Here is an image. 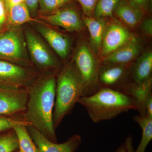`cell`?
Returning a JSON list of instances; mask_svg holds the SVG:
<instances>
[{
	"instance_id": "1",
	"label": "cell",
	"mask_w": 152,
	"mask_h": 152,
	"mask_svg": "<svg viewBox=\"0 0 152 152\" xmlns=\"http://www.w3.org/2000/svg\"><path fill=\"white\" fill-rule=\"evenodd\" d=\"M57 75L41 76L29 87L24 113L27 121L54 142L57 139L53 113Z\"/></svg>"
},
{
	"instance_id": "2",
	"label": "cell",
	"mask_w": 152,
	"mask_h": 152,
	"mask_svg": "<svg viewBox=\"0 0 152 152\" xmlns=\"http://www.w3.org/2000/svg\"><path fill=\"white\" fill-rule=\"evenodd\" d=\"M78 103L84 107L96 123L113 119L130 110H137L135 102L129 96L108 88H101L92 95L83 96Z\"/></svg>"
},
{
	"instance_id": "3",
	"label": "cell",
	"mask_w": 152,
	"mask_h": 152,
	"mask_svg": "<svg viewBox=\"0 0 152 152\" xmlns=\"http://www.w3.org/2000/svg\"><path fill=\"white\" fill-rule=\"evenodd\" d=\"M85 86L76 66H64L56 77L53 120L55 129L64 118L72 113L74 107L84 96Z\"/></svg>"
},
{
	"instance_id": "4",
	"label": "cell",
	"mask_w": 152,
	"mask_h": 152,
	"mask_svg": "<svg viewBox=\"0 0 152 152\" xmlns=\"http://www.w3.org/2000/svg\"><path fill=\"white\" fill-rule=\"evenodd\" d=\"M25 35L20 27L7 28L0 32V60L32 68Z\"/></svg>"
},
{
	"instance_id": "5",
	"label": "cell",
	"mask_w": 152,
	"mask_h": 152,
	"mask_svg": "<svg viewBox=\"0 0 152 152\" xmlns=\"http://www.w3.org/2000/svg\"><path fill=\"white\" fill-rule=\"evenodd\" d=\"M24 35L32 61L43 75L58 73L61 69L59 63L42 39L29 29L26 30Z\"/></svg>"
},
{
	"instance_id": "6",
	"label": "cell",
	"mask_w": 152,
	"mask_h": 152,
	"mask_svg": "<svg viewBox=\"0 0 152 152\" xmlns=\"http://www.w3.org/2000/svg\"><path fill=\"white\" fill-rule=\"evenodd\" d=\"M42 75L31 68L0 60V87L28 88Z\"/></svg>"
},
{
	"instance_id": "7",
	"label": "cell",
	"mask_w": 152,
	"mask_h": 152,
	"mask_svg": "<svg viewBox=\"0 0 152 152\" xmlns=\"http://www.w3.org/2000/svg\"><path fill=\"white\" fill-rule=\"evenodd\" d=\"M76 67L85 86L84 96L93 94L101 88L99 73L94 59L86 46L83 45L78 50L75 58Z\"/></svg>"
},
{
	"instance_id": "8",
	"label": "cell",
	"mask_w": 152,
	"mask_h": 152,
	"mask_svg": "<svg viewBox=\"0 0 152 152\" xmlns=\"http://www.w3.org/2000/svg\"><path fill=\"white\" fill-rule=\"evenodd\" d=\"M28 88L0 87V115L24 117Z\"/></svg>"
},
{
	"instance_id": "9",
	"label": "cell",
	"mask_w": 152,
	"mask_h": 152,
	"mask_svg": "<svg viewBox=\"0 0 152 152\" xmlns=\"http://www.w3.org/2000/svg\"><path fill=\"white\" fill-rule=\"evenodd\" d=\"M27 128L39 152H74L81 143V138L78 134L72 136L65 142L58 144L51 141L32 126Z\"/></svg>"
},
{
	"instance_id": "10",
	"label": "cell",
	"mask_w": 152,
	"mask_h": 152,
	"mask_svg": "<svg viewBox=\"0 0 152 152\" xmlns=\"http://www.w3.org/2000/svg\"><path fill=\"white\" fill-rule=\"evenodd\" d=\"M42 18L48 23L69 31H78L83 28V23L78 12L72 8L59 9Z\"/></svg>"
},
{
	"instance_id": "11",
	"label": "cell",
	"mask_w": 152,
	"mask_h": 152,
	"mask_svg": "<svg viewBox=\"0 0 152 152\" xmlns=\"http://www.w3.org/2000/svg\"><path fill=\"white\" fill-rule=\"evenodd\" d=\"M130 38L129 33L122 26L111 25L106 31L102 41V53L109 55L127 42Z\"/></svg>"
},
{
	"instance_id": "12",
	"label": "cell",
	"mask_w": 152,
	"mask_h": 152,
	"mask_svg": "<svg viewBox=\"0 0 152 152\" xmlns=\"http://www.w3.org/2000/svg\"><path fill=\"white\" fill-rule=\"evenodd\" d=\"M37 29L57 54L63 58H65L69 50V39L56 30L45 25H38Z\"/></svg>"
},
{
	"instance_id": "13",
	"label": "cell",
	"mask_w": 152,
	"mask_h": 152,
	"mask_svg": "<svg viewBox=\"0 0 152 152\" xmlns=\"http://www.w3.org/2000/svg\"><path fill=\"white\" fill-rule=\"evenodd\" d=\"M140 45L134 38H131L122 46L104 60L105 64H123L130 61L140 50Z\"/></svg>"
},
{
	"instance_id": "14",
	"label": "cell",
	"mask_w": 152,
	"mask_h": 152,
	"mask_svg": "<svg viewBox=\"0 0 152 152\" xmlns=\"http://www.w3.org/2000/svg\"><path fill=\"white\" fill-rule=\"evenodd\" d=\"M152 82L151 77L140 84L132 83L128 85L123 92L135 102L140 115L146 116L145 106L148 98L152 95Z\"/></svg>"
},
{
	"instance_id": "15",
	"label": "cell",
	"mask_w": 152,
	"mask_h": 152,
	"mask_svg": "<svg viewBox=\"0 0 152 152\" xmlns=\"http://www.w3.org/2000/svg\"><path fill=\"white\" fill-rule=\"evenodd\" d=\"M114 12L121 20L132 27L138 24L143 13L141 9L130 0H120Z\"/></svg>"
},
{
	"instance_id": "16",
	"label": "cell",
	"mask_w": 152,
	"mask_h": 152,
	"mask_svg": "<svg viewBox=\"0 0 152 152\" xmlns=\"http://www.w3.org/2000/svg\"><path fill=\"white\" fill-rule=\"evenodd\" d=\"M126 72V67L122 64L113 65L102 70L99 76L101 88H108L119 91V84Z\"/></svg>"
},
{
	"instance_id": "17",
	"label": "cell",
	"mask_w": 152,
	"mask_h": 152,
	"mask_svg": "<svg viewBox=\"0 0 152 152\" xmlns=\"http://www.w3.org/2000/svg\"><path fill=\"white\" fill-rule=\"evenodd\" d=\"M34 21L35 20L31 17L26 3H20L8 10L6 26L7 28L20 27L26 23Z\"/></svg>"
},
{
	"instance_id": "18",
	"label": "cell",
	"mask_w": 152,
	"mask_h": 152,
	"mask_svg": "<svg viewBox=\"0 0 152 152\" xmlns=\"http://www.w3.org/2000/svg\"><path fill=\"white\" fill-rule=\"evenodd\" d=\"M152 53L147 52L138 60L132 71L134 83L140 84L151 78Z\"/></svg>"
},
{
	"instance_id": "19",
	"label": "cell",
	"mask_w": 152,
	"mask_h": 152,
	"mask_svg": "<svg viewBox=\"0 0 152 152\" xmlns=\"http://www.w3.org/2000/svg\"><path fill=\"white\" fill-rule=\"evenodd\" d=\"M89 31L91 39L95 48L98 49L102 43L104 29V22L99 18L86 16L84 19Z\"/></svg>"
},
{
	"instance_id": "20",
	"label": "cell",
	"mask_w": 152,
	"mask_h": 152,
	"mask_svg": "<svg viewBox=\"0 0 152 152\" xmlns=\"http://www.w3.org/2000/svg\"><path fill=\"white\" fill-rule=\"evenodd\" d=\"M134 119L142 130L141 140L134 152H145L152 139V118L146 116L139 115L135 116Z\"/></svg>"
},
{
	"instance_id": "21",
	"label": "cell",
	"mask_w": 152,
	"mask_h": 152,
	"mask_svg": "<svg viewBox=\"0 0 152 152\" xmlns=\"http://www.w3.org/2000/svg\"><path fill=\"white\" fill-rule=\"evenodd\" d=\"M27 127L26 125L20 124L16 125L12 129L18 140V152H39L28 132Z\"/></svg>"
},
{
	"instance_id": "22",
	"label": "cell",
	"mask_w": 152,
	"mask_h": 152,
	"mask_svg": "<svg viewBox=\"0 0 152 152\" xmlns=\"http://www.w3.org/2000/svg\"><path fill=\"white\" fill-rule=\"evenodd\" d=\"M18 149V140L13 129L0 133V152H14Z\"/></svg>"
},
{
	"instance_id": "23",
	"label": "cell",
	"mask_w": 152,
	"mask_h": 152,
	"mask_svg": "<svg viewBox=\"0 0 152 152\" xmlns=\"http://www.w3.org/2000/svg\"><path fill=\"white\" fill-rule=\"evenodd\" d=\"M120 0H99L94 15L96 18L112 17L114 10Z\"/></svg>"
},
{
	"instance_id": "24",
	"label": "cell",
	"mask_w": 152,
	"mask_h": 152,
	"mask_svg": "<svg viewBox=\"0 0 152 152\" xmlns=\"http://www.w3.org/2000/svg\"><path fill=\"white\" fill-rule=\"evenodd\" d=\"M31 126L24 117H13L0 115V133L10 130L16 125Z\"/></svg>"
},
{
	"instance_id": "25",
	"label": "cell",
	"mask_w": 152,
	"mask_h": 152,
	"mask_svg": "<svg viewBox=\"0 0 152 152\" xmlns=\"http://www.w3.org/2000/svg\"><path fill=\"white\" fill-rule=\"evenodd\" d=\"M72 0H39L41 14L50 13L60 9L63 6L70 2Z\"/></svg>"
},
{
	"instance_id": "26",
	"label": "cell",
	"mask_w": 152,
	"mask_h": 152,
	"mask_svg": "<svg viewBox=\"0 0 152 152\" xmlns=\"http://www.w3.org/2000/svg\"><path fill=\"white\" fill-rule=\"evenodd\" d=\"M81 6L84 13L86 16L92 17L95 7L99 0H76Z\"/></svg>"
},
{
	"instance_id": "27",
	"label": "cell",
	"mask_w": 152,
	"mask_h": 152,
	"mask_svg": "<svg viewBox=\"0 0 152 152\" xmlns=\"http://www.w3.org/2000/svg\"><path fill=\"white\" fill-rule=\"evenodd\" d=\"M7 17V12L4 0H0V32L6 26Z\"/></svg>"
},
{
	"instance_id": "28",
	"label": "cell",
	"mask_w": 152,
	"mask_h": 152,
	"mask_svg": "<svg viewBox=\"0 0 152 152\" xmlns=\"http://www.w3.org/2000/svg\"><path fill=\"white\" fill-rule=\"evenodd\" d=\"M39 0H25L31 15H34L37 11Z\"/></svg>"
},
{
	"instance_id": "29",
	"label": "cell",
	"mask_w": 152,
	"mask_h": 152,
	"mask_svg": "<svg viewBox=\"0 0 152 152\" xmlns=\"http://www.w3.org/2000/svg\"><path fill=\"white\" fill-rule=\"evenodd\" d=\"M142 28L145 33L152 36V21L151 19H146L144 20L142 24Z\"/></svg>"
},
{
	"instance_id": "30",
	"label": "cell",
	"mask_w": 152,
	"mask_h": 152,
	"mask_svg": "<svg viewBox=\"0 0 152 152\" xmlns=\"http://www.w3.org/2000/svg\"><path fill=\"white\" fill-rule=\"evenodd\" d=\"M145 110L146 116L152 118V95L147 99L145 106Z\"/></svg>"
},
{
	"instance_id": "31",
	"label": "cell",
	"mask_w": 152,
	"mask_h": 152,
	"mask_svg": "<svg viewBox=\"0 0 152 152\" xmlns=\"http://www.w3.org/2000/svg\"><path fill=\"white\" fill-rule=\"evenodd\" d=\"M136 6L141 9L142 11L147 10L148 7V0H130Z\"/></svg>"
},
{
	"instance_id": "32",
	"label": "cell",
	"mask_w": 152,
	"mask_h": 152,
	"mask_svg": "<svg viewBox=\"0 0 152 152\" xmlns=\"http://www.w3.org/2000/svg\"><path fill=\"white\" fill-rule=\"evenodd\" d=\"M125 142L126 146L127 152H134L132 144V137L130 136H128Z\"/></svg>"
},
{
	"instance_id": "33",
	"label": "cell",
	"mask_w": 152,
	"mask_h": 152,
	"mask_svg": "<svg viewBox=\"0 0 152 152\" xmlns=\"http://www.w3.org/2000/svg\"><path fill=\"white\" fill-rule=\"evenodd\" d=\"M4 1L7 12L8 10L12 6L20 3L25 2V0H4Z\"/></svg>"
},
{
	"instance_id": "34",
	"label": "cell",
	"mask_w": 152,
	"mask_h": 152,
	"mask_svg": "<svg viewBox=\"0 0 152 152\" xmlns=\"http://www.w3.org/2000/svg\"><path fill=\"white\" fill-rule=\"evenodd\" d=\"M115 152H127L126 146V143H123L116 150Z\"/></svg>"
}]
</instances>
